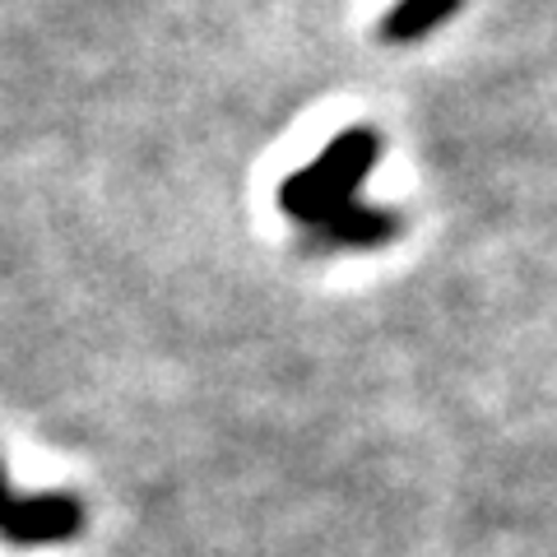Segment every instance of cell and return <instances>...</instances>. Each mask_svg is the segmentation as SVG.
<instances>
[{"mask_svg": "<svg viewBox=\"0 0 557 557\" xmlns=\"http://www.w3.org/2000/svg\"><path fill=\"white\" fill-rule=\"evenodd\" d=\"M386 153L372 126H348L307 168L278 182V209L298 223L307 251H376L405 233V219L386 205L358 200V186Z\"/></svg>", "mask_w": 557, "mask_h": 557, "instance_id": "cell-1", "label": "cell"}, {"mask_svg": "<svg viewBox=\"0 0 557 557\" xmlns=\"http://www.w3.org/2000/svg\"><path fill=\"white\" fill-rule=\"evenodd\" d=\"M84 534V502L75 493H38L24 497L10 487L0 460V539L14 548H51Z\"/></svg>", "mask_w": 557, "mask_h": 557, "instance_id": "cell-2", "label": "cell"}, {"mask_svg": "<svg viewBox=\"0 0 557 557\" xmlns=\"http://www.w3.org/2000/svg\"><path fill=\"white\" fill-rule=\"evenodd\" d=\"M465 0H395L381 20V42L391 47H409V42H423L432 28L450 24L460 14Z\"/></svg>", "mask_w": 557, "mask_h": 557, "instance_id": "cell-3", "label": "cell"}]
</instances>
